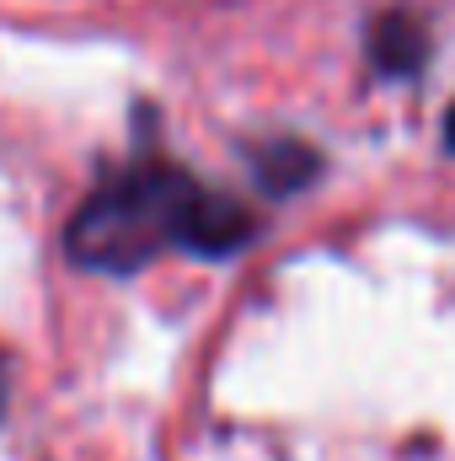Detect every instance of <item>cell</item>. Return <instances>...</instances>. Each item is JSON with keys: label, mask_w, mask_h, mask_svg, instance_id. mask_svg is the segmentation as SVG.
I'll list each match as a JSON object with an SVG mask.
<instances>
[{"label": "cell", "mask_w": 455, "mask_h": 461, "mask_svg": "<svg viewBox=\"0 0 455 461\" xmlns=\"http://www.w3.org/2000/svg\"><path fill=\"white\" fill-rule=\"evenodd\" d=\"M257 236V221L172 161L113 172L65 226V258L92 274H134L161 252L230 258Z\"/></svg>", "instance_id": "obj_1"}, {"label": "cell", "mask_w": 455, "mask_h": 461, "mask_svg": "<svg viewBox=\"0 0 455 461\" xmlns=\"http://www.w3.org/2000/svg\"><path fill=\"white\" fill-rule=\"evenodd\" d=\"M370 65L391 81L402 76H418L429 65V27L413 16V11H386L375 27H370Z\"/></svg>", "instance_id": "obj_2"}, {"label": "cell", "mask_w": 455, "mask_h": 461, "mask_svg": "<svg viewBox=\"0 0 455 461\" xmlns=\"http://www.w3.org/2000/svg\"><path fill=\"white\" fill-rule=\"evenodd\" d=\"M317 167H322V161H317L306 145H295V140H279V145L257 150V177H263L268 194H295V188H306V183L317 177Z\"/></svg>", "instance_id": "obj_3"}, {"label": "cell", "mask_w": 455, "mask_h": 461, "mask_svg": "<svg viewBox=\"0 0 455 461\" xmlns=\"http://www.w3.org/2000/svg\"><path fill=\"white\" fill-rule=\"evenodd\" d=\"M445 145L455 150V108H451V118H445Z\"/></svg>", "instance_id": "obj_4"}, {"label": "cell", "mask_w": 455, "mask_h": 461, "mask_svg": "<svg viewBox=\"0 0 455 461\" xmlns=\"http://www.w3.org/2000/svg\"><path fill=\"white\" fill-rule=\"evenodd\" d=\"M0 419H5V370H0Z\"/></svg>", "instance_id": "obj_5"}]
</instances>
